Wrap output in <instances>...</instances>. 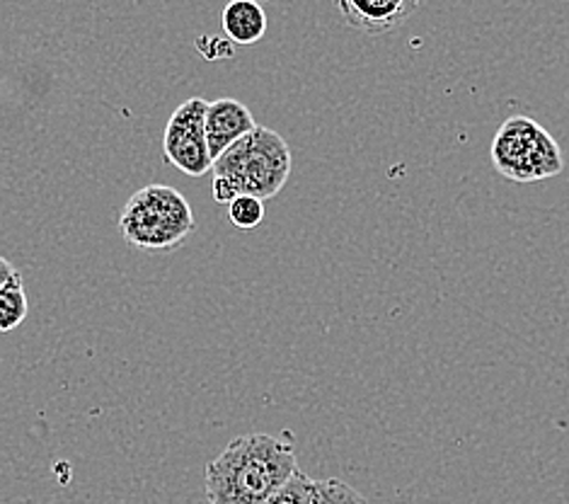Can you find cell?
I'll return each mask as SVG.
<instances>
[{"instance_id":"2","label":"cell","mask_w":569,"mask_h":504,"mask_svg":"<svg viewBox=\"0 0 569 504\" xmlns=\"http://www.w3.org/2000/svg\"><path fill=\"white\" fill-rule=\"evenodd\" d=\"M293 166L289 144L274 129L257 125L246 139L233 144L213 162V177L223 180L233 192L254 199L277 197L287 185Z\"/></svg>"},{"instance_id":"5","label":"cell","mask_w":569,"mask_h":504,"mask_svg":"<svg viewBox=\"0 0 569 504\" xmlns=\"http://www.w3.org/2000/svg\"><path fill=\"white\" fill-rule=\"evenodd\" d=\"M209 102L204 98H189L172 112L166 134H162V154L166 162L189 177H201L213 170L209 154L204 117Z\"/></svg>"},{"instance_id":"12","label":"cell","mask_w":569,"mask_h":504,"mask_svg":"<svg viewBox=\"0 0 569 504\" xmlns=\"http://www.w3.org/2000/svg\"><path fill=\"white\" fill-rule=\"evenodd\" d=\"M316 504H369L366 497L340 478L316 481Z\"/></svg>"},{"instance_id":"7","label":"cell","mask_w":569,"mask_h":504,"mask_svg":"<svg viewBox=\"0 0 569 504\" xmlns=\"http://www.w3.org/2000/svg\"><path fill=\"white\" fill-rule=\"evenodd\" d=\"M417 6L402 0H340L337 10L345 22L366 34H386L410 16Z\"/></svg>"},{"instance_id":"13","label":"cell","mask_w":569,"mask_h":504,"mask_svg":"<svg viewBox=\"0 0 569 504\" xmlns=\"http://www.w3.org/2000/svg\"><path fill=\"white\" fill-rule=\"evenodd\" d=\"M197 49L207 61H221V59L233 57L236 45L226 37H207L204 34V37L197 39Z\"/></svg>"},{"instance_id":"9","label":"cell","mask_w":569,"mask_h":504,"mask_svg":"<svg viewBox=\"0 0 569 504\" xmlns=\"http://www.w3.org/2000/svg\"><path fill=\"white\" fill-rule=\"evenodd\" d=\"M27 310H30V304H27L24 281L18 271V275L0 289V333L20 328L27 318Z\"/></svg>"},{"instance_id":"4","label":"cell","mask_w":569,"mask_h":504,"mask_svg":"<svg viewBox=\"0 0 569 504\" xmlns=\"http://www.w3.org/2000/svg\"><path fill=\"white\" fill-rule=\"evenodd\" d=\"M492 166L511 182H540L565 170L558 141L536 119L513 115L495 134Z\"/></svg>"},{"instance_id":"3","label":"cell","mask_w":569,"mask_h":504,"mask_svg":"<svg viewBox=\"0 0 569 504\" xmlns=\"http://www.w3.org/2000/svg\"><path fill=\"white\" fill-rule=\"evenodd\" d=\"M194 211L184 195L168 185H148L133 192L119 216L129 245L148 253L174 250L194 234Z\"/></svg>"},{"instance_id":"11","label":"cell","mask_w":569,"mask_h":504,"mask_svg":"<svg viewBox=\"0 0 569 504\" xmlns=\"http://www.w3.org/2000/svg\"><path fill=\"white\" fill-rule=\"evenodd\" d=\"M264 504H316V481H310L306 473L296 471L291 481Z\"/></svg>"},{"instance_id":"6","label":"cell","mask_w":569,"mask_h":504,"mask_svg":"<svg viewBox=\"0 0 569 504\" xmlns=\"http://www.w3.org/2000/svg\"><path fill=\"white\" fill-rule=\"evenodd\" d=\"M257 129V121L246 105L233 98L213 100L207 107L204 117V131L207 144L213 162L219 160L230 146L246 139L250 131Z\"/></svg>"},{"instance_id":"10","label":"cell","mask_w":569,"mask_h":504,"mask_svg":"<svg viewBox=\"0 0 569 504\" xmlns=\"http://www.w3.org/2000/svg\"><path fill=\"white\" fill-rule=\"evenodd\" d=\"M228 219L240 230H252L264 219V201L240 195L228 204Z\"/></svg>"},{"instance_id":"8","label":"cell","mask_w":569,"mask_h":504,"mask_svg":"<svg viewBox=\"0 0 569 504\" xmlns=\"http://www.w3.org/2000/svg\"><path fill=\"white\" fill-rule=\"evenodd\" d=\"M223 32L233 45L250 47L267 34V12L254 0H233L223 10Z\"/></svg>"},{"instance_id":"14","label":"cell","mask_w":569,"mask_h":504,"mask_svg":"<svg viewBox=\"0 0 569 504\" xmlns=\"http://www.w3.org/2000/svg\"><path fill=\"white\" fill-rule=\"evenodd\" d=\"M16 275H18V269L12 267V263L6 260V257H0V289H3V286Z\"/></svg>"},{"instance_id":"1","label":"cell","mask_w":569,"mask_h":504,"mask_svg":"<svg viewBox=\"0 0 569 504\" xmlns=\"http://www.w3.org/2000/svg\"><path fill=\"white\" fill-rule=\"evenodd\" d=\"M298 471L296 448L272 434H246L207 466L209 504H264Z\"/></svg>"}]
</instances>
